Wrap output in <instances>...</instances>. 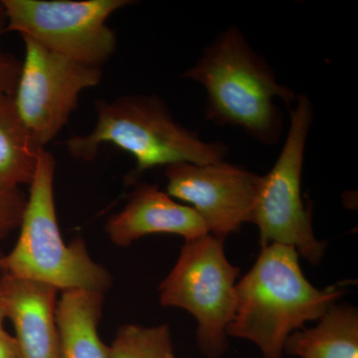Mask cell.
Listing matches in <instances>:
<instances>
[{"mask_svg":"<svg viewBox=\"0 0 358 358\" xmlns=\"http://www.w3.org/2000/svg\"><path fill=\"white\" fill-rule=\"evenodd\" d=\"M182 78L196 82L206 91L205 117L208 121L243 129L268 147L281 141L284 129L275 99L289 110L299 96L278 81L268 61L252 48L236 26L219 33Z\"/></svg>","mask_w":358,"mask_h":358,"instance_id":"6da1fadb","label":"cell"},{"mask_svg":"<svg viewBox=\"0 0 358 358\" xmlns=\"http://www.w3.org/2000/svg\"><path fill=\"white\" fill-rule=\"evenodd\" d=\"M299 256L287 245L264 246L253 267L237 282L228 336L255 343L264 358H284L289 336L319 320L345 294L338 286L313 287Z\"/></svg>","mask_w":358,"mask_h":358,"instance_id":"7a4b0ae2","label":"cell"},{"mask_svg":"<svg viewBox=\"0 0 358 358\" xmlns=\"http://www.w3.org/2000/svg\"><path fill=\"white\" fill-rule=\"evenodd\" d=\"M96 121L84 136L66 141L74 159L91 162L101 145L110 143L133 155L134 178L159 166L187 164H213L225 160L229 148L221 141H207L197 131L179 124L166 103L157 95L122 96L96 100Z\"/></svg>","mask_w":358,"mask_h":358,"instance_id":"3957f363","label":"cell"},{"mask_svg":"<svg viewBox=\"0 0 358 358\" xmlns=\"http://www.w3.org/2000/svg\"><path fill=\"white\" fill-rule=\"evenodd\" d=\"M55 167L53 155L39 148L20 237L13 251L1 257L2 271L57 291L86 289L105 294L112 286L107 268L92 259L81 238L66 244L61 235L54 199Z\"/></svg>","mask_w":358,"mask_h":358,"instance_id":"277c9868","label":"cell"},{"mask_svg":"<svg viewBox=\"0 0 358 358\" xmlns=\"http://www.w3.org/2000/svg\"><path fill=\"white\" fill-rule=\"evenodd\" d=\"M223 244L209 233L185 241L159 287L162 306L182 308L197 320V345L207 358L221 357L227 350V329L236 308L240 268L227 260Z\"/></svg>","mask_w":358,"mask_h":358,"instance_id":"5b68a950","label":"cell"},{"mask_svg":"<svg viewBox=\"0 0 358 358\" xmlns=\"http://www.w3.org/2000/svg\"><path fill=\"white\" fill-rule=\"evenodd\" d=\"M289 112V127L274 166L261 176L250 222L260 233L261 247L275 243L294 247L299 255L317 265L327 244L315 236L312 210L301 199V182L306 145L313 122L312 101L299 95Z\"/></svg>","mask_w":358,"mask_h":358,"instance_id":"8992f818","label":"cell"},{"mask_svg":"<svg viewBox=\"0 0 358 358\" xmlns=\"http://www.w3.org/2000/svg\"><path fill=\"white\" fill-rule=\"evenodd\" d=\"M6 31L20 33L45 48L101 68L117 49V35L107 24L110 15L131 0H2Z\"/></svg>","mask_w":358,"mask_h":358,"instance_id":"52a82bcc","label":"cell"},{"mask_svg":"<svg viewBox=\"0 0 358 358\" xmlns=\"http://www.w3.org/2000/svg\"><path fill=\"white\" fill-rule=\"evenodd\" d=\"M14 92L13 103L37 148L51 143L77 109L84 90L98 86L102 69L45 48L29 37Z\"/></svg>","mask_w":358,"mask_h":358,"instance_id":"ba28073f","label":"cell"},{"mask_svg":"<svg viewBox=\"0 0 358 358\" xmlns=\"http://www.w3.org/2000/svg\"><path fill=\"white\" fill-rule=\"evenodd\" d=\"M166 176L167 194L192 207L209 234L225 240L251 221L261 176L224 160L173 164L166 167Z\"/></svg>","mask_w":358,"mask_h":358,"instance_id":"9c48e42d","label":"cell"},{"mask_svg":"<svg viewBox=\"0 0 358 358\" xmlns=\"http://www.w3.org/2000/svg\"><path fill=\"white\" fill-rule=\"evenodd\" d=\"M106 232L117 246L126 247L148 235L169 233L192 241L208 234L206 224L188 205L179 203L157 185L141 183L121 211L110 216Z\"/></svg>","mask_w":358,"mask_h":358,"instance_id":"30bf717a","label":"cell"},{"mask_svg":"<svg viewBox=\"0 0 358 358\" xmlns=\"http://www.w3.org/2000/svg\"><path fill=\"white\" fill-rule=\"evenodd\" d=\"M0 289L23 358H59L57 289L8 275L0 279Z\"/></svg>","mask_w":358,"mask_h":358,"instance_id":"8fae6325","label":"cell"},{"mask_svg":"<svg viewBox=\"0 0 358 358\" xmlns=\"http://www.w3.org/2000/svg\"><path fill=\"white\" fill-rule=\"evenodd\" d=\"M103 293L86 289L62 292L56 303L59 358H110L99 334Z\"/></svg>","mask_w":358,"mask_h":358,"instance_id":"7c38bea8","label":"cell"},{"mask_svg":"<svg viewBox=\"0 0 358 358\" xmlns=\"http://www.w3.org/2000/svg\"><path fill=\"white\" fill-rule=\"evenodd\" d=\"M284 352L300 358H358L357 308L334 303L317 326L292 334Z\"/></svg>","mask_w":358,"mask_h":358,"instance_id":"4fadbf2b","label":"cell"},{"mask_svg":"<svg viewBox=\"0 0 358 358\" xmlns=\"http://www.w3.org/2000/svg\"><path fill=\"white\" fill-rule=\"evenodd\" d=\"M39 148L16 112L13 98H0V189L30 185Z\"/></svg>","mask_w":358,"mask_h":358,"instance_id":"5bb4252c","label":"cell"},{"mask_svg":"<svg viewBox=\"0 0 358 358\" xmlns=\"http://www.w3.org/2000/svg\"><path fill=\"white\" fill-rule=\"evenodd\" d=\"M109 355L110 358H176L167 324L121 327L109 346Z\"/></svg>","mask_w":358,"mask_h":358,"instance_id":"9a60e30c","label":"cell"},{"mask_svg":"<svg viewBox=\"0 0 358 358\" xmlns=\"http://www.w3.org/2000/svg\"><path fill=\"white\" fill-rule=\"evenodd\" d=\"M27 196L20 188L0 189V239L20 227Z\"/></svg>","mask_w":358,"mask_h":358,"instance_id":"2e32d148","label":"cell"},{"mask_svg":"<svg viewBox=\"0 0 358 358\" xmlns=\"http://www.w3.org/2000/svg\"><path fill=\"white\" fill-rule=\"evenodd\" d=\"M20 69V61L13 56L0 53V98H13Z\"/></svg>","mask_w":358,"mask_h":358,"instance_id":"e0dca14e","label":"cell"},{"mask_svg":"<svg viewBox=\"0 0 358 358\" xmlns=\"http://www.w3.org/2000/svg\"><path fill=\"white\" fill-rule=\"evenodd\" d=\"M0 358H23L15 336L0 329Z\"/></svg>","mask_w":358,"mask_h":358,"instance_id":"ac0fdd59","label":"cell"},{"mask_svg":"<svg viewBox=\"0 0 358 358\" xmlns=\"http://www.w3.org/2000/svg\"><path fill=\"white\" fill-rule=\"evenodd\" d=\"M7 22H8V20H7L6 6H4L3 1H0V35L6 31Z\"/></svg>","mask_w":358,"mask_h":358,"instance_id":"d6986e66","label":"cell"},{"mask_svg":"<svg viewBox=\"0 0 358 358\" xmlns=\"http://www.w3.org/2000/svg\"><path fill=\"white\" fill-rule=\"evenodd\" d=\"M7 319V310L3 294L0 289V329H3L4 320Z\"/></svg>","mask_w":358,"mask_h":358,"instance_id":"ffe728a7","label":"cell"},{"mask_svg":"<svg viewBox=\"0 0 358 358\" xmlns=\"http://www.w3.org/2000/svg\"><path fill=\"white\" fill-rule=\"evenodd\" d=\"M0 271H2V267H1V257H0Z\"/></svg>","mask_w":358,"mask_h":358,"instance_id":"44dd1931","label":"cell"}]
</instances>
